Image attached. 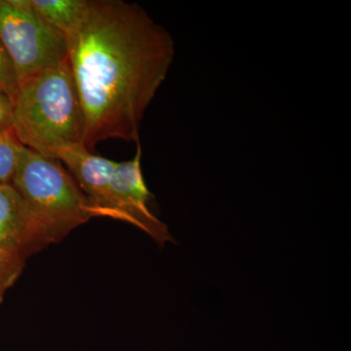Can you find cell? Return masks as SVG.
Wrapping results in <instances>:
<instances>
[{
	"label": "cell",
	"instance_id": "obj_1",
	"mask_svg": "<svg viewBox=\"0 0 351 351\" xmlns=\"http://www.w3.org/2000/svg\"><path fill=\"white\" fill-rule=\"evenodd\" d=\"M68 63L84 117L83 145L140 143L145 110L175 57L169 32L145 9L122 0H88L66 36Z\"/></svg>",
	"mask_w": 351,
	"mask_h": 351
},
{
	"label": "cell",
	"instance_id": "obj_2",
	"mask_svg": "<svg viewBox=\"0 0 351 351\" xmlns=\"http://www.w3.org/2000/svg\"><path fill=\"white\" fill-rule=\"evenodd\" d=\"M142 147L128 161L110 160L88 151L83 144L60 152L58 160L68 168L93 207L96 218L124 221L147 233L158 246L175 242L168 226L149 208L152 193L141 166Z\"/></svg>",
	"mask_w": 351,
	"mask_h": 351
},
{
	"label": "cell",
	"instance_id": "obj_3",
	"mask_svg": "<svg viewBox=\"0 0 351 351\" xmlns=\"http://www.w3.org/2000/svg\"><path fill=\"white\" fill-rule=\"evenodd\" d=\"M12 130L21 145L48 158L83 144L84 117L68 59L21 83Z\"/></svg>",
	"mask_w": 351,
	"mask_h": 351
},
{
	"label": "cell",
	"instance_id": "obj_4",
	"mask_svg": "<svg viewBox=\"0 0 351 351\" xmlns=\"http://www.w3.org/2000/svg\"><path fill=\"white\" fill-rule=\"evenodd\" d=\"M11 184L31 212L43 250L96 218L86 195L57 159L23 147Z\"/></svg>",
	"mask_w": 351,
	"mask_h": 351
},
{
	"label": "cell",
	"instance_id": "obj_5",
	"mask_svg": "<svg viewBox=\"0 0 351 351\" xmlns=\"http://www.w3.org/2000/svg\"><path fill=\"white\" fill-rule=\"evenodd\" d=\"M0 43L19 85L68 57L66 38L43 20L31 0H0Z\"/></svg>",
	"mask_w": 351,
	"mask_h": 351
},
{
	"label": "cell",
	"instance_id": "obj_6",
	"mask_svg": "<svg viewBox=\"0 0 351 351\" xmlns=\"http://www.w3.org/2000/svg\"><path fill=\"white\" fill-rule=\"evenodd\" d=\"M0 248L27 258L43 251L31 212L11 182L0 184Z\"/></svg>",
	"mask_w": 351,
	"mask_h": 351
},
{
	"label": "cell",
	"instance_id": "obj_7",
	"mask_svg": "<svg viewBox=\"0 0 351 351\" xmlns=\"http://www.w3.org/2000/svg\"><path fill=\"white\" fill-rule=\"evenodd\" d=\"M39 15L66 38L82 20L88 0H31Z\"/></svg>",
	"mask_w": 351,
	"mask_h": 351
},
{
	"label": "cell",
	"instance_id": "obj_8",
	"mask_svg": "<svg viewBox=\"0 0 351 351\" xmlns=\"http://www.w3.org/2000/svg\"><path fill=\"white\" fill-rule=\"evenodd\" d=\"M27 261L18 252L0 248V306L3 304L7 293L19 280Z\"/></svg>",
	"mask_w": 351,
	"mask_h": 351
},
{
	"label": "cell",
	"instance_id": "obj_9",
	"mask_svg": "<svg viewBox=\"0 0 351 351\" xmlns=\"http://www.w3.org/2000/svg\"><path fill=\"white\" fill-rule=\"evenodd\" d=\"M23 147L12 128L0 132V184L11 182Z\"/></svg>",
	"mask_w": 351,
	"mask_h": 351
},
{
	"label": "cell",
	"instance_id": "obj_10",
	"mask_svg": "<svg viewBox=\"0 0 351 351\" xmlns=\"http://www.w3.org/2000/svg\"><path fill=\"white\" fill-rule=\"evenodd\" d=\"M0 91L9 98L15 100L19 91V82L10 58L2 44L0 43Z\"/></svg>",
	"mask_w": 351,
	"mask_h": 351
},
{
	"label": "cell",
	"instance_id": "obj_11",
	"mask_svg": "<svg viewBox=\"0 0 351 351\" xmlns=\"http://www.w3.org/2000/svg\"><path fill=\"white\" fill-rule=\"evenodd\" d=\"M13 101L3 92L0 91V132L12 127Z\"/></svg>",
	"mask_w": 351,
	"mask_h": 351
}]
</instances>
